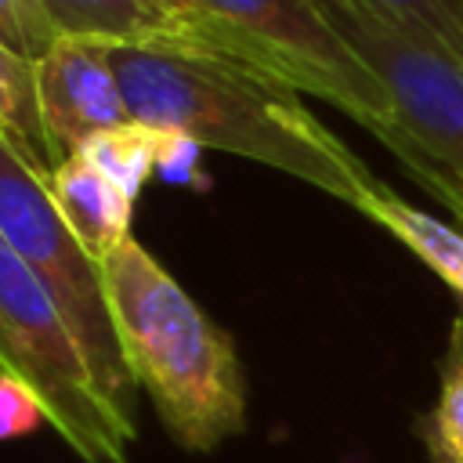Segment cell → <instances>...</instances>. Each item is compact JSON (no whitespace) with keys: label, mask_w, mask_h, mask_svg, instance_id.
<instances>
[{"label":"cell","mask_w":463,"mask_h":463,"mask_svg":"<svg viewBox=\"0 0 463 463\" xmlns=\"http://www.w3.org/2000/svg\"><path fill=\"white\" fill-rule=\"evenodd\" d=\"M184 137L177 134H166V130H152L137 119L123 123V127H112V130H101L94 134L80 156L90 159L109 181H116L130 199H137L141 184L156 174V166H163L174 148H181Z\"/></svg>","instance_id":"obj_12"},{"label":"cell","mask_w":463,"mask_h":463,"mask_svg":"<svg viewBox=\"0 0 463 463\" xmlns=\"http://www.w3.org/2000/svg\"><path fill=\"white\" fill-rule=\"evenodd\" d=\"M58 40L40 0H0V43L29 61H40Z\"/></svg>","instance_id":"obj_15"},{"label":"cell","mask_w":463,"mask_h":463,"mask_svg":"<svg viewBox=\"0 0 463 463\" xmlns=\"http://www.w3.org/2000/svg\"><path fill=\"white\" fill-rule=\"evenodd\" d=\"M203 18L246 61L282 76L362 123L373 137L391 123V98L318 0H195Z\"/></svg>","instance_id":"obj_6"},{"label":"cell","mask_w":463,"mask_h":463,"mask_svg":"<svg viewBox=\"0 0 463 463\" xmlns=\"http://www.w3.org/2000/svg\"><path fill=\"white\" fill-rule=\"evenodd\" d=\"M47 188L69 232L98 268L130 239L134 199L80 152L65 156L54 166V174L47 177Z\"/></svg>","instance_id":"obj_9"},{"label":"cell","mask_w":463,"mask_h":463,"mask_svg":"<svg viewBox=\"0 0 463 463\" xmlns=\"http://www.w3.org/2000/svg\"><path fill=\"white\" fill-rule=\"evenodd\" d=\"M0 137L11 141L47 177L61 163L43 123L36 61L22 58L7 43H0Z\"/></svg>","instance_id":"obj_11"},{"label":"cell","mask_w":463,"mask_h":463,"mask_svg":"<svg viewBox=\"0 0 463 463\" xmlns=\"http://www.w3.org/2000/svg\"><path fill=\"white\" fill-rule=\"evenodd\" d=\"M40 109L58 159L76 156L94 134L130 123V109L112 65V43L58 36L36 61Z\"/></svg>","instance_id":"obj_7"},{"label":"cell","mask_w":463,"mask_h":463,"mask_svg":"<svg viewBox=\"0 0 463 463\" xmlns=\"http://www.w3.org/2000/svg\"><path fill=\"white\" fill-rule=\"evenodd\" d=\"M416 181H420V184H423V188H427V192H430V195L456 217V224L463 228V192L452 188V184H445V181H438V177H416Z\"/></svg>","instance_id":"obj_17"},{"label":"cell","mask_w":463,"mask_h":463,"mask_svg":"<svg viewBox=\"0 0 463 463\" xmlns=\"http://www.w3.org/2000/svg\"><path fill=\"white\" fill-rule=\"evenodd\" d=\"M391 98V123L376 134L412 177H438L463 192V58L409 33L365 0H318Z\"/></svg>","instance_id":"obj_4"},{"label":"cell","mask_w":463,"mask_h":463,"mask_svg":"<svg viewBox=\"0 0 463 463\" xmlns=\"http://www.w3.org/2000/svg\"><path fill=\"white\" fill-rule=\"evenodd\" d=\"M354 210L365 213L369 221H376L380 228H387L405 250H412L463 300V228L459 224L452 228V224L438 221L434 213L402 199L383 181H376Z\"/></svg>","instance_id":"obj_10"},{"label":"cell","mask_w":463,"mask_h":463,"mask_svg":"<svg viewBox=\"0 0 463 463\" xmlns=\"http://www.w3.org/2000/svg\"><path fill=\"white\" fill-rule=\"evenodd\" d=\"M394 25L420 33L463 58V0H365Z\"/></svg>","instance_id":"obj_14"},{"label":"cell","mask_w":463,"mask_h":463,"mask_svg":"<svg viewBox=\"0 0 463 463\" xmlns=\"http://www.w3.org/2000/svg\"><path fill=\"white\" fill-rule=\"evenodd\" d=\"M105 297L134 387L188 452H213L246 427V376L232 336L130 235L105 264Z\"/></svg>","instance_id":"obj_2"},{"label":"cell","mask_w":463,"mask_h":463,"mask_svg":"<svg viewBox=\"0 0 463 463\" xmlns=\"http://www.w3.org/2000/svg\"><path fill=\"white\" fill-rule=\"evenodd\" d=\"M0 235L29 264L61 307L72 336L80 340L90 373L105 398L134 420V380L112 326L101 268L69 232L58 203L40 174L11 141L0 137Z\"/></svg>","instance_id":"obj_5"},{"label":"cell","mask_w":463,"mask_h":463,"mask_svg":"<svg viewBox=\"0 0 463 463\" xmlns=\"http://www.w3.org/2000/svg\"><path fill=\"white\" fill-rule=\"evenodd\" d=\"M130 119L307 181L347 206L376 184L369 166L271 69L203 43H112Z\"/></svg>","instance_id":"obj_1"},{"label":"cell","mask_w":463,"mask_h":463,"mask_svg":"<svg viewBox=\"0 0 463 463\" xmlns=\"http://www.w3.org/2000/svg\"><path fill=\"white\" fill-rule=\"evenodd\" d=\"M0 376L25 383L83 463H127L134 420L98 387L61 307L0 235Z\"/></svg>","instance_id":"obj_3"},{"label":"cell","mask_w":463,"mask_h":463,"mask_svg":"<svg viewBox=\"0 0 463 463\" xmlns=\"http://www.w3.org/2000/svg\"><path fill=\"white\" fill-rule=\"evenodd\" d=\"M430 463H463V315L452 318L438 358V398L416 420Z\"/></svg>","instance_id":"obj_13"},{"label":"cell","mask_w":463,"mask_h":463,"mask_svg":"<svg viewBox=\"0 0 463 463\" xmlns=\"http://www.w3.org/2000/svg\"><path fill=\"white\" fill-rule=\"evenodd\" d=\"M47 423L40 398L14 376H0V441H14Z\"/></svg>","instance_id":"obj_16"},{"label":"cell","mask_w":463,"mask_h":463,"mask_svg":"<svg viewBox=\"0 0 463 463\" xmlns=\"http://www.w3.org/2000/svg\"><path fill=\"white\" fill-rule=\"evenodd\" d=\"M152 4H159L166 14H174V18H181V22H192V25H199V29H213L206 18H203V11L195 7V0H152ZM217 33V29H213ZM232 47V43H228ZM235 54V51H232ZM239 58V54H235Z\"/></svg>","instance_id":"obj_18"},{"label":"cell","mask_w":463,"mask_h":463,"mask_svg":"<svg viewBox=\"0 0 463 463\" xmlns=\"http://www.w3.org/2000/svg\"><path fill=\"white\" fill-rule=\"evenodd\" d=\"M58 36H87L105 43H203L232 54L228 40L166 14L152 0H40Z\"/></svg>","instance_id":"obj_8"}]
</instances>
